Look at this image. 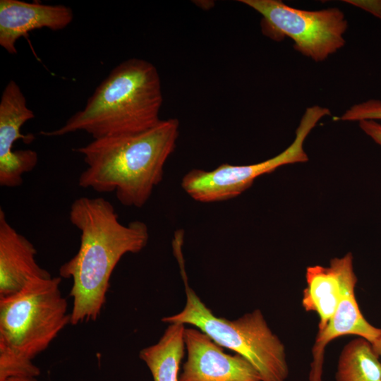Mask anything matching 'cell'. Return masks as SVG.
<instances>
[{
  "instance_id": "obj_1",
  "label": "cell",
  "mask_w": 381,
  "mask_h": 381,
  "mask_svg": "<svg viewBox=\"0 0 381 381\" xmlns=\"http://www.w3.org/2000/svg\"><path fill=\"white\" fill-rule=\"evenodd\" d=\"M69 219L80 231V243L77 253L60 267L59 277L73 279L71 324L78 325L98 318L114 268L124 255L146 246L149 232L141 221L121 223L113 205L103 198H77Z\"/></svg>"
},
{
  "instance_id": "obj_2",
  "label": "cell",
  "mask_w": 381,
  "mask_h": 381,
  "mask_svg": "<svg viewBox=\"0 0 381 381\" xmlns=\"http://www.w3.org/2000/svg\"><path fill=\"white\" fill-rule=\"evenodd\" d=\"M179 135V120L169 119L137 134L94 139L74 149L87 166L79 186L114 193L122 205L142 207L162 181Z\"/></svg>"
},
{
  "instance_id": "obj_3",
  "label": "cell",
  "mask_w": 381,
  "mask_h": 381,
  "mask_svg": "<svg viewBox=\"0 0 381 381\" xmlns=\"http://www.w3.org/2000/svg\"><path fill=\"white\" fill-rule=\"evenodd\" d=\"M162 102L156 67L145 59H129L111 70L83 109L60 128L40 134L54 137L84 131L93 140L137 134L161 121Z\"/></svg>"
},
{
  "instance_id": "obj_4",
  "label": "cell",
  "mask_w": 381,
  "mask_h": 381,
  "mask_svg": "<svg viewBox=\"0 0 381 381\" xmlns=\"http://www.w3.org/2000/svg\"><path fill=\"white\" fill-rule=\"evenodd\" d=\"M176 258L185 284L186 303L181 312L162 321L196 327L218 345L247 359L259 372L262 381H285L289 366L284 345L269 327L261 310L255 309L234 320L217 317L188 286L182 255Z\"/></svg>"
},
{
  "instance_id": "obj_5",
  "label": "cell",
  "mask_w": 381,
  "mask_h": 381,
  "mask_svg": "<svg viewBox=\"0 0 381 381\" xmlns=\"http://www.w3.org/2000/svg\"><path fill=\"white\" fill-rule=\"evenodd\" d=\"M61 277L37 278L0 298V353L32 361L71 323Z\"/></svg>"
},
{
  "instance_id": "obj_6",
  "label": "cell",
  "mask_w": 381,
  "mask_h": 381,
  "mask_svg": "<svg viewBox=\"0 0 381 381\" xmlns=\"http://www.w3.org/2000/svg\"><path fill=\"white\" fill-rule=\"evenodd\" d=\"M240 2L262 16L261 28L265 36L278 42L291 38L294 49L316 62L325 61L345 44L348 21L338 8L307 11L278 0Z\"/></svg>"
},
{
  "instance_id": "obj_7",
  "label": "cell",
  "mask_w": 381,
  "mask_h": 381,
  "mask_svg": "<svg viewBox=\"0 0 381 381\" xmlns=\"http://www.w3.org/2000/svg\"><path fill=\"white\" fill-rule=\"evenodd\" d=\"M310 117L301 118L292 143L279 154L258 163L246 165L222 164L211 171L194 169L181 180L183 190L200 202H214L236 198L248 189L258 177L291 164L306 162L304 142L315 127Z\"/></svg>"
},
{
  "instance_id": "obj_8",
  "label": "cell",
  "mask_w": 381,
  "mask_h": 381,
  "mask_svg": "<svg viewBox=\"0 0 381 381\" xmlns=\"http://www.w3.org/2000/svg\"><path fill=\"white\" fill-rule=\"evenodd\" d=\"M34 117L20 87L16 81L10 80L0 101V185L3 187L22 185L23 174L33 170L38 162L36 151L13 150L18 140L25 143L34 140L32 134L25 135L21 133L22 126Z\"/></svg>"
},
{
  "instance_id": "obj_9",
  "label": "cell",
  "mask_w": 381,
  "mask_h": 381,
  "mask_svg": "<svg viewBox=\"0 0 381 381\" xmlns=\"http://www.w3.org/2000/svg\"><path fill=\"white\" fill-rule=\"evenodd\" d=\"M187 359L179 381H262L257 369L243 356L226 353L206 334L185 328Z\"/></svg>"
},
{
  "instance_id": "obj_10",
  "label": "cell",
  "mask_w": 381,
  "mask_h": 381,
  "mask_svg": "<svg viewBox=\"0 0 381 381\" xmlns=\"http://www.w3.org/2000/svg\"><path fill=\"white\" fill-rule=\"evenodd\" d=\"M306 287L303 291L302 306L319 317L318 331L322 330L335 313L345 292L356 288L351 253L330 260L329 266L313 265L306 268Z\"/></svg>"
},
{
  "instance_id": "obj_11",
  "label": "cell",
  "mask_w": 381,
  "mask_h": 381,
  "mask_svg": "<svg viewBox=\"0 0 381 381\" xmlns=\"http://www.w3.org/2000/svg\"><path fill=\"white\" fill-rule=\"evenodd\" d=\"M73 19L72 9L64 5L1 0L0 45L8 54H16V44L20 37L37 29H64Z\"/></svg>"
},
{
  "instance_id": "obj_12",
  "label": "cell",
  "mask_w": 381,
  "mask_h": 381,
  "mask_svg": "<svg viewBox=\"0 0 381 381\" xmlns=\"http://www.w3.org/2000/svg\"><path fill=\"white\" fill-rule=\"evenodd\" d=\"M33 244L7 221L0 208V298L15 294L31 280L50 278L35 260Z\"/></svg>"
},
{
  "instance_id": "obj_13",
  "label": "cell",
  "mask_w": 381,
  "mask_h": 381,
  "mask_svg": "<svg viewBox=\"0 0 381 381\" xmlns=\"http://www.w3.org/2000/svg\"><path fill=\"white\" fill-rule=\"evenodd\" d=\"M355 289L347 290L327 326L318 331L312 348L313 362L310 381H322L325 349L327 344L344 335H355L373 343L381 328L371 325L362 314L355 295Z\"/></svg>"
},
{
  "instance_id": "obj_14",
  "label": "cell",
  "mask_w": 381,
  "mask_h": 381,
  "mask_svg": "<svg viewBox=\"0 0 381 381\" xmlns=\"http://www.w3.org/2000/svg\"><path fill=\"white\" fill-rule=\"evenodd\" d=\"M185 325L171 323L157 344L143 349V360L154 381H179V371L186 349L183 339Z\"/></svg>"
},
{
  "instance_id": "obj_15",
  "label": "cell",
  "mask_w": 381,
  "mask_h": 381,
  "mask_svg": "<svg viewBox=\"0 0 381 381\" xmlns=\"http://www.w3.org/2000/svg\"><path fill=\"white\" fill-rule=\"evenodd\" d=\"M336 381H381V361L371 342L357 337L342 349Z\"/></svg>"
},
{
  "instance_id": "obj_16",
  "label": "cell",
  "mask_w": 381,
  "mask_h": 381,
  "mask_svg": "<svg viewBox=\"0 0 381 381\" xmlns=\"http://www.w3.org/2000/svg\"><path fill=\"white\" fill-rule=\"evenodd\" d=\"M344 121H381V100L371 99L353 105L340 117Z\"/></svg>"
},
{
  "instance_id": "obj_17",
  "label": "cell",
  "mask_w": 381,
  "mask_h": 381,
  "mask_svg": "<svg viewBox=\"0 0 381 381\" xmlns=\"http://www.w3.org/2000/svg\"><path fill=\"white\" fill-rule=\"evenodd\" d=\"M361 129L381 147V123L373 120L358 121Z\"/></svg>"
},
{
  "instance_id": "obj_18",
  "label": "cell",
  "mask_w": 381,
  "mask_h": 381,
  "mask_svg": "<svg viewBox=\"0 0 381 381\" xmlns=\"http://www.w3.org/2000/svg\"><path fill=\"white\" fill-rule=\"evenodd\" d=\"M372 13L381 19V0L375 1H344Z\"/></svg>"
},
{
  "instance_id": "obj_19",
  "label": "cell",
  "mask_w": 381,
  "mask_h": 381,
  "mask_svg": "<svg viewBox=\"0 0 381 381\" xmlns=\"http://www.w3.org/2000/svg\"><path fill=\"white\" fill-rule=\"evenodd\" d=\"M371 344L373 345L375 352L380 357V361H381V333L376 338V339Z\"/></svg>"
},
{
  "instance_id": "obj_20",
  "label": "cell",
  "mask_w": 381,
  "mask_h": 381,
  "mask_svg": "<svg viewBox=\"0 0 381 381\" xmlns=\"http://www.w3.org/2000/svg\"><path fill=\"white\" fill-rule=\"evenodd\" d=\"M4 381H38L37 377H11L5 380Z\"/></svg>"
}]
</instances>
